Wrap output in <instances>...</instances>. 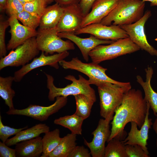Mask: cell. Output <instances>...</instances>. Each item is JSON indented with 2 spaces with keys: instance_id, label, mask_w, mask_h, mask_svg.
Returning a JSON list of instances; mask_svg holds the SVG:
<instances>
[{
  "instance_id": "obj_1",
  "label": "cell",
  "mask_w": 157,
  "mask_h": 157,
  "mask_svg": "<svg viewBox=\"0 0 157 157\" xmlns=\"http://www.w3.org/2000/svg\"><path fill=\"white\" fill-rule=\"evenodd\" d=\"M149 104L140 90L131 88L127 91L122 103L115 111L107 142L113 138L124 140L126 135L124 128L129 122H135L140 129L144 122Z\"/></svg>"
},
{
  "instance_id": "obj_2",
  "label": "cell",
  "mask_w": 157,
  "mask_h": 157,
  "mask_svg": "<svg viewBox=\"0 0 157 157\" xmlns=\"http://www.w3.org/2000/svg\"><path fill=\"white\" fill-rule=\"evenodd\" d=\"M97 86L100 99V115L110 122L115 110L122 103L125 93L131 88V83L127 82L118 84L105 82Z\"/></svg>"
},
{
  "instance_id": "obj_3",
  "label": "cell",
  "mask_w": 157,
  "mask_h": 157,
  "mask_svg": "<svg viewBox=\"0 0 157 157\" xmlns=\"http://www.w3.org/2000/svg\"><path fill=\"white\" fill-rule=\"evenodd\" d=\"M145 6V1L142 0H120L100 23L119 26L134 23L143 16Z\"/></svg>"
},
{
  "instance_id": "obj_4",
  "label": "cell",
  "mask_w": 157,
  "mask_h": 157,
  "mask_svg": "<svg viewBox=\"0 0 157 157\" xmlns=\"http://www.w3.org/2000/svg\"><path fill=\"white\" fill-rule=\"evenodd\" d=\"M47 78V87L49 90L48 98L49 101H53L58 96L67 97L69 95L84 94L92 98L95 101L96 98L95 90L90 86L88 80L81 75H79V79H76L73 76L68 75L65 79L72 81V83L65 87L59 88L54 85L53 77L45 73Z\"/></svg>"
},
{
  "instance_id": "obj_5",
  "label": "cell",
  "mask_w": 157,
  "mask_h": 157,
  "mask_svg": "<svg viewBox=\"0 0 157 157\" xmlns=\"http://www.w3.org/2000/svg\"><path fill=\"white\" fill-rule=\"evenodd\" d=\"M129 37L120 39L107 45L97 46L90 53L92 62L99 64L106 60L130 54L140 49Z\"/></svg>"
},
{
  "instance_id": "obj_6",
  "label": "cell",
  "mask_w": 157,
  "mask_h": 157,
  "mask_svg": "<svg viewBox=\"0 0 157 157\" xmlns=\"http://www.w3.org/2000/svg\"><path fill=\"white\" fill-rule=\"evenodd\" d=\"M59 64L65 69L74 70L86 75L89 78L88 81L90 85L94 84L97 86L98 84L105 82L118 84H122L124 83L110 78L106 73L107 69L99 64L93 62L84 63L77 57L73 58L69 61L62 60L59 62Z\"/></svg>"
},
{
  "instance_id": "obj_7",
  "label": "cell",
  "mask_w": 157,
  "mask_h": 157,
  "mask_svg": "<svg viewBox=\"0 0 157 157\" xmlns=\"http://www.w3.org/2000/svg\"><path fill=\"white\" fill-rule=\"evenodd\" d=\"M39 51L36 37L29 38L15 50H12L8 55L1 58L0 70L8 66H23L35 58Z\"/></svg>"
},
{
  "instance_id": "obj_8",
  "label": "cell",
  "mask_w": 157,
  "mask_h": 157,
  "mask_svg": "<svg viewBox=\"0 0 157 157\" xmlns=\"http://www.w3.org/2000/svg\"><path fill=\"white\" fill-rule=\"evenodd\" d=\"M36 39L38 48L40 51L47 55L54 53H61L69 50H74L73 43L68 40H63L59 37L56 27L38 31Z\"/></svg>"
},
{
  "instance_id": "obj_9",
  "label": "cell",
  "mask_w": 157,
  "mask_h": 157,
  "mask_svg": "<svg viewBox=\"0 0 157 157\" xmlns=\"http://www.w3.org/2000/svg\"><path fill=\"white\" fill-rule=\"evenodd\" d=\"M55 102L47 106L30 104L26 108L9 109L6 112L8 115H18L31 117L40 121L47 120L51 115L58 112L65 106L67 101V97L58 96Z\"/></svg>"
},
{
  "instance_id": "obj_10",
  "label": "cell",
  "mask_w": 157,
  "mask_h": 157,
  "mask_svg": "<svg viewBox=\"0 0 157 157\" xmlns=\"http://www.w3.org/2000/svg\"><path fill=\"white\" fill-rule=\"evenodd\" d=\"M151 16V11L147 10L143 17L137 22L120 26L126 32L131 40L140 49L145 51L151 56H157V50L149 43L144 32L145 24Z\"/></svg>"
},
{
  "instance_id": "obj_11",
  "label": "cell",
  "mask_w": 157,
  "mask_h": 157,
  "mask_svg": "<svg viewBox=\"0 0 157 157\" xmlns=\"http://www.w3.org/2000/svg\"><path fill=\"white\" fill-rule=\"evenodd\" d=\"M84 33L91 34L100 39L114 41L129 37L126 32L120 26H107L101 23L88 25L74 33L76 35Z\"/></svg>"
},
{
  "instance_id": "obj_12",
  "label": "cell",
  "mask_w": 157,
  "mask_h": 157,
  "mask_svg": "<svg viewBox=\"0 0 157 157\" xmlns=\"http://www.w3.org/2000/svg\"><path fill=\"white\" fill-rule=\"evenodd\" d=\"M64 7L63 13L56 27L58 33H74L81 28L85 16L79 3Z\"/></svg>"
},
{
  "instance_id": "obj_13",
  "label": "cell",
  "mask_w": 157,
  "mask_h": 157,
  "mask_svg": "<svg viewBox=\"0 0 157 157\" xmlns=\"http://www.w3.org/2000/svg\"><path fill=\"white\" fill-rule=\"evenodd\" d=\"M69 55L68 51L50 56L46 55L44 52H42L39 57L34 58L31 63L22 66L20 69L15 72L13 76L14 81H20L28 73L40 67L49 65L58 69L59 67V62L64 60Z\"/></svg>"
},
{
  "instance_id": "obj_14",
  "label": "cell",
  "mask_w": 157,
  "mask_h": 157,
  "mask_svg": "<svg viewBox=\"0 0 157 157\" xmlns=\"http://www.w3.org/2000/svg\"><path fill=\"white\" fill-rule=\"evenodd\" d=\"M110 122L100 119L97 128L92 133L93 136L92 141L88 142L84 139V143L90 149L92 157H104L105 143L111 133Z\"/></svg>"
},
{
  "instance_id": "obj_15",
  "label": "cell",
  "mask_w": 157,
  "mask_h": 157,
  "mask_svg": "<svg viewBox=\"0 0 157 157\" xmlns=\"http://www.w3.org/2000/svg\"><path fill=\"white\" fill-rule=\"evenodd\" d=\"M150 104L148 106L145 119L140 130H139L137 124L134 122H131L130 130L128 136L122 141L125 145L137 144L141 147L144 151L148 155L149 153L147 146V140L149 138V129L153 125L152 119L149 118Z\"/></svg>"
},
{
  "instance_id": "obj_16",
  "label": "cell",
  "mask_w": 157,
  "mask_h": 157,
  "mask_svg": "<svg viewBox=\"0 0 157 157\" xmlns=\"http://www.w3.org/2000/svg\"><path fill=\"white\" fill-rule=\"evenodd\" d=\"M11 38L7 46L8 50H13L31 38L36 37L38 32L21 24L16 16H10L8 19Z\"/></svg>"
},
{
  "instance_id": "obj_17",
  "label": "cell",
  "mask_w": 157,
  "mask_h": 157,
  "mask_svg": "<svg viewBox=\"0 0 157 157\" xmlns=\"http://www.w3.org/2000/svg\"><path fill=\"white\" fill-rule=\"evenodd\" d=\"M120 0H96L90 12L85 16L81 28L94 23H100L115 8Z\"/></svg>"
},
{
  "instance_id": "obj_18",
  "label": "cell",
  "mask_w": 157,
  "mask_h": 157,
  "mask_svg": "<svg viewBox=\"0 0 157 157\" xmlns=\"http://www.w3.org/2000/svg\"><path fill=\"white\" fill-rule=\"evenodd\" d=\"M58 36L61 38L68 39L75 43L80 50L83 58L87 62L89 59L90 52L97 46L103 44H109L114 41L100 39L92 35L88 38L79 37L74 33H59Z\"/></svg>"
},
{
  "instance_id": "obj_19",
  "label": "cell",
  "mask_w": 157,
  "mask_h": 157,
  "mask_svg": "<svg viewBox=\"0 0 157 157\" xmlns=\"http://www.w3.org/2000/svg\"><path fill=\"white\" fill-rule=\"evenodd\" d=\"M42 138L38 137L15 144L16 157H38L43 151Z\"/></svg>"
},
{
  "instance_id": "obj_20",
  "label": "cell",
  "mask_w": 157,
  "mask_h": 157,
  "mask_svg": "<svg viewBox=\"0 0 157 157\" xmlns=\"http://www.w3.org/2000/svg\"><path fill=\"white\" fill-rule=\"evenodd\" d=\"M64 9V7L57 3L47 7L40 17L39 30L56 28L61 18Z\"/></svg>"
},
{
  "instance_id": "obj_21",
  "label": "cell",
  "mask_w": 157,
  "mask_h": 157,
  "mask_svg": "<svg viewBox=\"0 0 157 157\" xmlns=\"http://www.w3.org/2000/svg\"><path fill=\"white\" fill-rule=\"evenodd\" d=\"M146 72V80L144 81L140 75L136 76L137 82L142 88L144 93L145 99L149 104L150 108L153 111L154 115L157 116V93L152 88L151 81L154 71L151 66L148 65L145 69Z\"/></svg>"
},
{
  "instance_id": "obj_22",
  "label": "cell",
  "mask_w": 157,
  "mask_h": 157,
  "mask_svg": "<svg viewBox=\"0 0 157 157\" xmlns=\"http://www.w3.org/2000/svg\"><path fill=\"white\" fill-rule=\"evenodd\" d=\"M49 130V127L45 124H36L20 131L13 138L8 139L5 143L8 146L15 145L21 142L38 137L41 134L45 133Z\"/></svg>"
},
{
  "instance_id": "obj_23",
  "label": "cell",
  "mask_w": 157,
  "mask_h": 157,
  "mask_svg": "<svg viewBox=\"0 0 157 157\" xmlns=\"http://www.w3.org/2000/svg\"><path fill=\"white\" fill-rule=\"evenodd\" d=\"M76 135L71 133L61 138L58 145L48 157H68L76 146Z\"/></svg>"
},
{
  "instance_id": "obj_24",
  "label": "cell",
  "mask_w": 157,
  "mask_h": 157,
  "mask_svg": "<svg viewBox=\"0 0 157 157\" xmlns=\"http://www.w3.org/2000/svg\"><path fill=\"white\" fill-rule=\"evenodd\" d=\"M84 120L75 113L71 115L62 117L55 119L54 124L68 129L72 133L76 135L82 134V126Z\"/></svg>"
},
{
  "instance_id": "obj_25",
  "label": "cell",
  "mask_w": 157,
  "mask_h": 157,
  "mask_svg": "<svg viewBox=\"0 0 157 157\" xmlns=\"http://www.w3.org/2000/svg\"><path fill=\"white\" fill-rule=\"evenodd\" d=\"M61 138L60 131L58 129L45 133L42 138L43 151L41 157H48L58 145Z\"/></svg>"
},
{
  "instance_id": "obj_26",
  "label": "cell",
  "mask_w": 157,
  "mask_h": 157,
  "mask_svg": "<svg viewBox=\"0 0 157 157\" xmlns=\"http://www.w3.org/2000/svg\"><path fill=\"white\" fill-rule=\"evenodd\" d=\"M13 81V76H0V96L5 101V104L9 107V109L10 110L14 108L13 98L15 93L11 88Z\"/></svg>"
},
{
  "instance_id": "obj_27",
  "label": "cell",
  "mask_w": 157,
  "mask_h": 157,
  "mask_svg": "<svg viewBox=\"0 0 157 157\" xmlns=\"http://www.w3.org/2000/svg\"><path fill=\"white\" fill-rule=\"evenodd\" d=\"M76 106L75 113L84 120L90 116L91 108L95 101L89 97L83 94L74 96Z\"/></svg>"
},
{
  "instance_id": "obj_28",
  "label": "cell",
  "mask_w": 157,
  "mask_h": 157,
  "mask_svg": "<svg viewBox=\"0 0 157 157\" xmlns=\"http://www.w3.org/2000/svg\"><path fill=\"white\" fill-rule=\"evenodd\" d=\"M105 147L104 157H128L125 145L120 140L113 138Z\"/></svg>"
},
{
  "instance_id": "obj_29",
  "label": "cell",
  "mask_w": 157,
  "mask_h": 157,
  "mask_svg": "<svg viewBox=\"0 0 157 157\" xmlns=\"http://www.w3.org/2000/svg\"><path fill=\"white\" fill-rule=\"evenodd\" d=\"M16 17L24 25L31 29L35 30L39 26L40 18L24 10Z\"/></svg>"
},
{
  "instance_id": "obj_30",
  "label": "cell",
  "mask_w": 157,
  "mask_h": 157,
  "mask_svg": "<svg viewBox=\"0 0 157 157\" xmlns=\"http://www.w3.org/2000/svg\"><path fill=\"white\" fill-rule=\"evenodd\" d=\"M47 4L44 0H33L23 5L24 10L38 17L44 13Z\"/></svg>"
},
{
  "instance_id": "obj_31",
  "label": "cell",
  "mask_w": 157,
  "mask_h": 157,
  "mask_svg": "<svg viewBox=\"0 0 157 157\" xmlns=\"http://www.w3.org/2000/svg\"><path fill=\"white\" fill-rule=\"evenodd\" d=\"M27 126L23 128L15 129L4 125L3 123L1 117L0 115V139L2 142L5 143L8 138L12 135H16L20 131L27 129Z\"/></svg>"
},
{
  "instance_id": "obj_32",
  "label": "cell",
  "mask_w": 157,
  "mask_h": 157,
  "mask_svg": "<svg viewBox=\"0 0 157 157\" xmlns=\"http://www.w3.org/2000/svg\"><path fill=\"white\" fill-rule=\"evenodd\" d=\"M9 26V22L7 20H2L0 18V57L5 56L7 53L5 43V34L7 28Z\"/></svg>"
},
{
  "instance_id": "obj_33",
  "label": "cell",
  "mask_w": 157,
  "mask_h": 157,
  "mask_svg": "<svg viewBox=\"0 0 157 157\" xmlns=\"http://www.w3.org/2000/svg\"><path fill=\"white\" fill-rule=\"evenodd\" d=\"M125 148L128 157H149L139 145H125Z\"/></svg>"
},
{
  "instance_id": "obj_34",
  "label": "cell",
  "mask_w": 157,
  "mask_h": 157,
  "mask_svg": "<svg viewBox=\"0 0 157 157\" xmlns=\"http://www.w3.org/2000/svg\"><path fill=\"white\" fill-rule=\"evenodd\" d=\"M6 10L10 16H16L24 10V6L19 0H8Z\"/></svg>"
},
{
  "instance_id": "obj_35",
  "label": "cell",
  "mask_w": 157,
  "mask_h": 157,
  "mask_svg": "<svg viewBox=\"0 0 157 157\" xmlns=\"http://www.w3.org/2000/svg\"><path fill=\"white\" fill-rule=\"evenodd\" d=\"M91 155L88 149L83 146H76L68 157H91Z\"/></svg>"
},
{
  "instance_id": "obj_36",
  "label": "cell",
  "mask_w": 157,
  "mask_h": 157,
  "mask_svg": "<svg viewBox=\"0 0 157 157\" xmlns=\"http://www.w3.org/2000/svg\"><path fill=\"white\" fill-rule=\"evenodd\" d=\"M5 143L0 142V157H16V150L15 149L10 148Z\"/></svg>"
},
{
  "instance_id": "obj_37",
  "label": "cell",
  "mask_w": 157,
  "mask_h": 157,
  "mask_svg": "<svg viewBox=\"0 0 157 157\" xmlns=\"http://www.w3.org/2000/svg\"><path fill=\"white\" fill-rule=\"evenodd\" d=\"M96 0H80L79 4L85 17L90 12L93 3Z\"/></svg>"
},
{
  "instance_id": "obj_38",
  "label": "cell",
  "mask_w": 157,
  "mask_h": 157,
  "mask_svg": "<svg viewBox=\"0 0 157 157\" xmlns=\"http://www.w3.org/2000/svg\"><path fill=\"white\" fill-rule=\"evenodd\" d=\"M80 0H54V1L63 7L78 4Z\"/></svg>"
},
{
  "instance_id": "obj_39",
  "label": "cell",
  "mask_w": 157,
  "mask_h": 157,
  "mask_svg": "<svg viewBox=\"0 0 157 157\" xmlns=\"http://www.w3.org/2000/svg\"><path fill=\"white\" fill-rule=\"evenodd\" d=\"M8 0H0V10L3 12L6 10Z\"/></svg>"
},
{
  "instance_id": "obj_40",
  "label": "cell",
  "mask_w": 157,
  "mask_h": 157,
  "mask_svg": "<svg viewBox=\"0 0 157 157\" xmlns=\"http://www.w3.org/2000/svg\"><path fill=\"white\" fill-rule=\"evenodd\" d=\"M152 125L153 129L157 135V116ZM156 144L157 147V138L156 140Z\"/></svg>"
},
{
  "instance_id": "obj_41",
  "label": "cell",
  "mask_w": 157,
  "mask_h": 157,
  "mask_svg": "<svg viewBox=\"0 0 157 157\" xmlns=\"http://www.w3.org/2000/svg\"><path fill=\"white\" fill-rule=\"evenodd\" d=\"M144 1H148L150 2V6H157V0H142Z\"/></svg>"
},
{
  "instance_id": "obj_42",
  "label": "cell",
  "mask_w": 157,
  "mask_h": 157,
  "mask_svg": "<svg viewBox=\"0 0 157 157\" xmlns=\"http://www.w3.org/2000/svg\"><path fill=\"white\" fill-rule=\"evenodd\" d=\"M24 5V4L31 1L33 0H19Z\"/></svg>"
},
{
  "instance_id": "obj_43",
  "label": "cell",
  "mask_w": 157,
  "mask_h": 157,
  "mask_svg": "<svg viewBox=\"0 0 157 157\" xmlns=\"http://www.w3.org/2000/svg\"><path fill=\"white\" fill-rule=\"evenodd\" d=\"M47 4H49L54 1V0H44Z\"/></svg>"
}]
</instances>
